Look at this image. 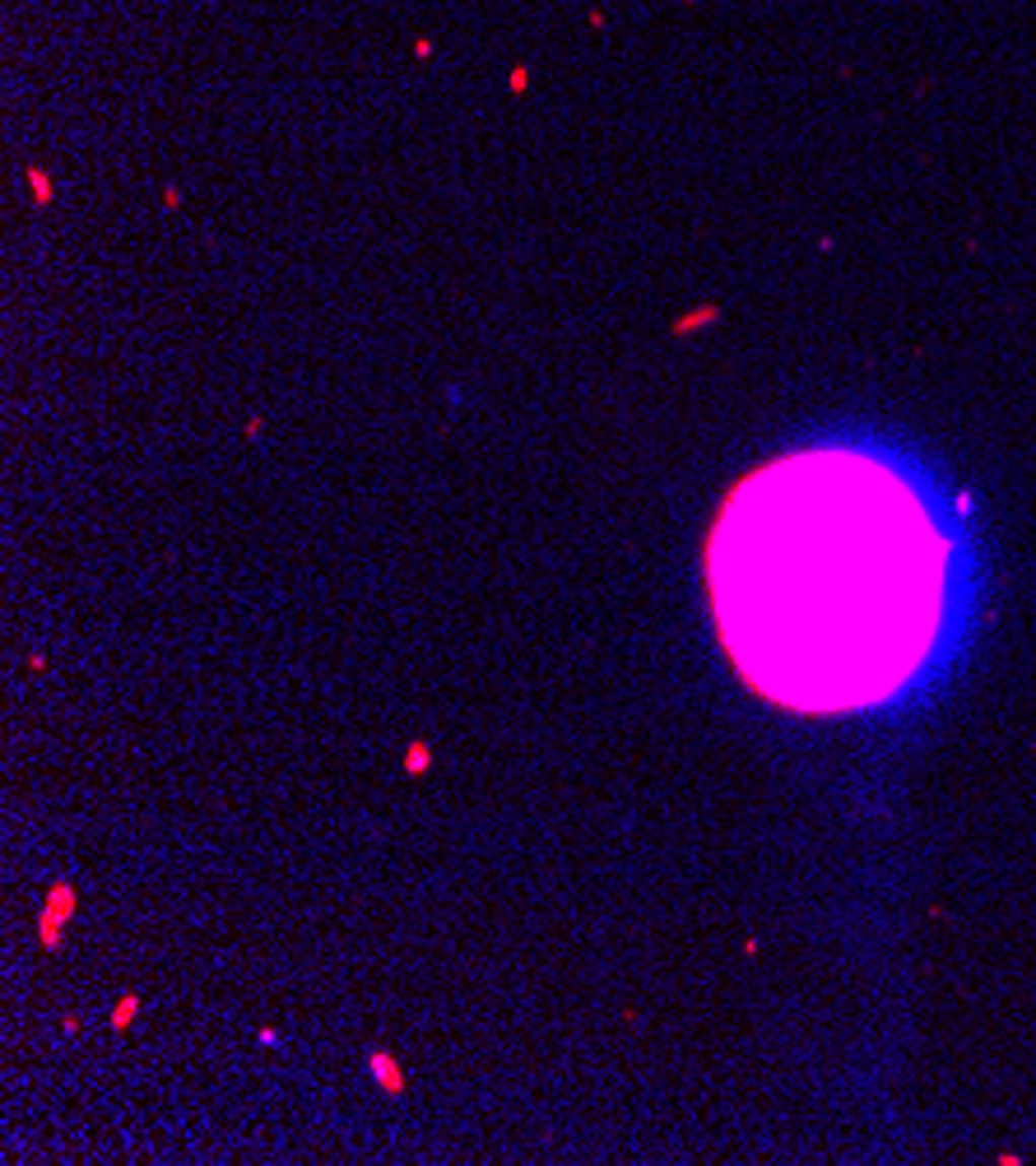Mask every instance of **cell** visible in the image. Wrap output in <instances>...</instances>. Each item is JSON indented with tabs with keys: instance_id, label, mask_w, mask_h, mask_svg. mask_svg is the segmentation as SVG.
<instances>
[{
	"instance_id": "5",
	"label": "cell",
	"mask_w": 1036,
	"mask_h": 1166,
	"mask_svg": "<svg viewBox=\"0 0 1036 1166\" xmlns=\"http://www.w3.org/2000/svg\"><path fill=\"white\" fill-rule=\"evenodd\" d=\"M135 1018H140V994H122V1000H117V1009H112V1027H117V1032H126Z\"/></svg>"
},
{
	"instance_id": "3",
	"label": "cell",
	"mask_w": 1036,
	"mask_h": 1166,
	"mask_svg": "<svg viewBox=\"0 0 1036 1166\" xmlns=\"http://www.w3.org/2000/svg\"><path fill=\"white\" fill-rule=\"evenodd\" d=\"M367 1069H372L376 1088L387 1092V1097H405V1088H409V1083H405V1069H400L396 1059L387 1055V1050H372V1055H367Z\"/></svg>"
},
{
	"instance_id": "4",
	"label": "cell",
	"mask_w": 1036,
	"mask_h": 1166,
	"mask_svg": "<svg viewBox=\"0 0 1036 1166\" xmlns=\"http://www.w3.org/2000/svg\"><path fill=\"white\" fill-rule=\"evenodd\" d=\"M432 762H437V753H432L428 739H414V744L405 749V771H409V776H423Z\"/></svg>"
},
{
	"instance_id": "2",
	"label": "cell",
	"mask_w": 1036,
	"mask_h": 1166,
	"mask_svg": "<svg viewBox=\"0 0 1036 1166\" xmlns=\"http://www.w3.org/2000/svg\"><path fill=\"white\" fill-rule=\"evenodd\" d=\"M75 888L70 883H56L52 897H47V911L38 915V939H43V948H56L61 944V920H70L75 915Z\"/></svg>"
},
{
	"instance_id": "1",
	"label": "cell",
	"mask_w": 1036,
	"mask_h": 1166,
	"mask_svg": "<svg viewBox=\"0 0 1036 1166\" xmlns=\"http://www.w3.org/2000/svg\"><path fill=\"white\" fill-rule=\"evenodd\" d=\"M953 544L911 479L855 452L753 470L711 535L730 661L800 711L893 697L929 656Z\"/></svg>"
},
{
	"instance_id": "6",
	"label": "cell",
	"mask_w": 1036,
	"mask_h": 1166,
	"mask_svg": "<svg viewBox=\"0 0 1036 1166\" xmlns=\"http://www.w3.org/2000/svg\"><path fill=\"white\" fill-rule=\"evenodd\" d=\"M256 1041H261V1045H275V1041H279L275 1027H261V1032H256Z\"/></svg>"
}]
</instances>
